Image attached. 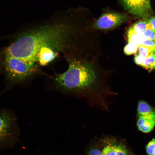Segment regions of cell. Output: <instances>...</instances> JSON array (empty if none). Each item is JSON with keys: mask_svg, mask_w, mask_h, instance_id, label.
<instances>
[{"mask_svg": "<svg viewBox=\"0 0 155 155\" xmlns=\"http://www.w3.org/2000/svg\"><path fill=\"white\" fill-rule=\"evenodd\" d=\"M69 61L67 70L55 77L56 86L77 94L91 106L108 111L109 99L116 94L107 77L86 62L74 59Z\"/></svg>", "mask_w": 155, "mask_h": 155, "instance_id": "obj_1", "label": "cell"}, {"mask_svg": "<svg viewBox=\"0 0 155 155\" xmlns=\"http://www.w3.org/2000/svg\"><path fill=\"white\" fill-rule=\"evenodd\" d=\"M71 28L66 24L57 23L42 26L24 32L4 51L5 57L20 59L35 65L39 51L51 48L58 53L67 46Z\"/></svg>", "mask_w": 155, "mask_h": 155, "instance_id": "obj_2", "label": "cell"}, {"mask_svg": "<svg viewBox=\"0 0 155 155\" xmlns=\"http://www.w3.org/2000/svg\"><path fill=\"white\" fill-rule=\"evenodd\" d=\"M38 70L36 65L30 64L17 58L5 57V71L10 83L22 82L38 72Z\"/></svg>", "mask_w": 155, "mask_h": 155, "instance_id": "obj_3", "label": "cell"}, {"mask_svg": "<svg viewBox=\"0 0 155 155\" xmlns=\"http://www.w3.org/2000/svg\"><path fill=\"white\" fill-rule=\"evenodd\" d=\"M128 19V16L125 13L108 10L103 13L96 20L93 27L96 30H111L119 26Z\"/></svg>", "mask_w": 155, "mask_h": 155, "instance_id": "obj_4", "label": "cell"}, {"mask_svg": "<svg viewBox=\"0 0 155 155\" xmlns=\"http://www.w3.org/2000/svg\"><path fill=\"white\" fill-rule=\"evenodd\" d=\"M127 11L144 20H148L152 10L150 0H120Z\"/></svg>", "mask_w": 155, "mask_h": 155, "instance_id": "obj_5", "label": "cell"}, {"mask_svg": "<svg viewBox=\"0 0 155 155\" xmlns=\"http://www.w3.org/2000/svg\"><path fill=\"white\" fill-rule=\"evenodd\" d=\"M14 122L13 118L8 112H0V143L7 140L10 137Z\"/></svg>", "mask_w": 155, "mask_h": 155, "instance_id": "obj_6", "label": "cell"}, {"mask_svg": "<svg viewBox=\"0 0 155 155\" xmlns=\"http://www.w3.org/2000/svg\"><path fill=\"white\" fill-rule=\"evenodd\" d=\"M137 111L139 117L155 121V110L146 102H139Z\"/></svg>", "mask_w": 155, "mask_h": 155, "instance_id": "obj_7", "label": "cell"}, {"mask_svg": "<svg viewBox=\"0 0 155 155\" xmlns=\"http://www.w3.org/2000/svg\"><path fill=\"white\" fill-rule=\"evenodd\" d=\"M57 54L58 53L51 48H42L37 55L36 62H38L41 65H45L53 61Z\"/></svg>", "mask_w": 155, "mask_h": 155, "instance_id": "obj_8", "label": "cell"}, {"mask_svg": "<svg viewBox=\"0 0 155 155\" xmlns=\"http://www.w3.org/2000/svg\"><path fill=\"white\" fill-rule=\"evenodd\" d=\"M138 129L144 133H148L153 129L155 126V121L139 117L137 121Z\"/></svg>", "mask_w": 155, "mask_h": 155, "instance_id": "obj_9", "label": "cell"}, {"mask_svg": "<svg viewBox=\"0 0 155 155\" xmlns=\"http://www.w3.org/2000/svg\"><path fill=\"white\" fill-rule=\"evenodd\" d=\"M127 36L128 42L139 46L145 39L143 33L136 32L129 28L127 31Z\"/></svg>", "mask_w": 155, "mask_h": 155, "instance_id": "obj_10", "label": "cell"}, {"mask_svg": "<svg viewBox=\"0 0 155 155\" xmlns=\"http://www.w3.org/2000/svg\"><path fill=\"white\" fill-rule=\"evenodd\" d=\"M148 20H142L137 22L129 28L134 32L143 33L147 29Z\"/></svg>", "mask_w": 155, "mask_h": 155, "instance_id": "obj_11", "label": "cell"}, {"mask_svg": "<svg viewBox=\"0 0 155 155\" xmlns=\"http://www.w3.org/2000/svg\"><path fill=\"white\" fill-rule=\"evenodd\" d=\"M139 55L145 58L155 52V48L142 44L138 46Z\"/></svg>", "mask_w": 155, "mask_h": 155, "instance_id": "obj_12", "label": "cell"}, {"mask_svg": "<svg viewBox=\"0 0 155 155\" xmlns=\"http://www.w3.org/2000/svg\"><path fill=\"white\" fill-rule=\"evenodd\" d=\"M155 62V55L154 54H153L144 58L141 66L147 69L152 70L153 69Z\"/></svg>", "mask_w": 155, "mask_h": 155, "instance_id": "obj_13", "label": "cell"}, {"mask_svg": "<svg viewBox=\"0 0 155 155\" xmlns=\"http://www.w3.org/2000/svg\"><path fill=\"white\" fill-rule=\"evenodd\" d=\"M138 49V46L131 43L128 42L124 48V52L125 54L130 55L135 54Z\"/></svg>", "mask_w": 155, "mask_h": 155, "instance_id": "obj_14", "label": "cell"}, {"mask_svg": "<svg viewBox=\"0 0 155 155\" xmlns=\"http://www.w3.org/2000/svg\"><path fill=\"white\" fill-rule=\"evenodd\" d=\"M116 145H108L105 147L102 152V155H116Z\"/></svg>", "mask_w": 155, "mask_h": 155, "instance_id": "obj_15", "label": "cell"}, {"mask_svg": "<svg viewBox=\"0 0 155 155\" xmlns=\"http://www.w3.org/2000/svg\"><path fill=\"white\" fill-rule=\"evenodd\" d=\"M116 155H128L127 150L123 144L120 143L117 145Z\"/></svg>", "mask_w": 155, "mask_h": 155, "instance_id": "obj_16", "label": "cell"}, {"mask_svg": "<svg viewBox=\"0 0 155 155\" xmlns=\"http://www.w3.org/2000/svg\"><path fill=\"white\" fill-rule=\"evenodd\" d=\"M155 148V139H152L148 144L146 147V151L148 155H152Z\"/></svg>", "mask_w": 155, "mask_h": 155, "instance_id": "obj_17", "label": "cell"}, {"mask_svg": "<svg viewBox=\"0 0 155 155\" xmlns=\"http://www.w3.org/2000/svg\"><path fill=\"white\" fill-rule=\"evenodd\" d=\"M143 35L145 39L154 40L155 33L150 29H146L143 33Z\"/></svg>", "mask_w": 155, "mask_h": 155, "instance_id": "obj_18", "label": "cell"}, {"mask_svg": "<svg viewBox=\"0 0 155 155\" xmlns=\"http://www.w3.org/2000/svg\"><path fill=\"white\" fill-rule=\"evenodd\" d=\"M141 44L155 48V42L151 40L145 39Z\"/></svg>", "mask_w": 155, "mask_h": 155, "instance_id": "obj_19", "label": "cell"}, {"mask_svg": "<svg viewBox=\"0 0 155 155\" xmlns=\"http://www.w3.org/2000/svg\"><path fill=\"white\" fill-rule=\"evenodd\" d=\"M144 58L139 55H136L134 58L135 62L137 65H141Z\"/></svg>", "mask_w": 155, "mask_h": 155, "instance_id": "obj_20", "label": "cell"}, {"mask_svg": "<svg viewBox=\"0 0 155 155\" xmlns=\"http://www.w3.org/2000/svg\"><path fill=\"white\" fill-rule=\"evenodd\" d=\"M88 155H102V152L98 149L93 148L89 151Z\"/></svg>", "mask_w": 155, "mask_h": 155, "instance_id": "obj_21", "label": "cell"}, {"mask_svg": "<svg viewBox=\"0 0 155 155\" xmlns=\"http://www.w3.org/2000/svg\"><path fill=\"white\" fill-rule=\"evenodd\" d=\"M148 21L151 26L152 30L155 33V17L150 18Z\"/></svg>", "mask_w": 155, "mask_h": 155, "instance_id": "obj_22", "label": "cell"}, {"mask_svg": "<svg viewBox=\"0 0 155 155\" xmlns=\"http://www.w3.org/2000/svg\"><path fill=\"white\" fill-rule=\"evenodd\" d=\"M152 155H155V148L154 150Z\"/></svg>", "mask_w": 155, "mask_h": 155, "instance_id": "obj_23", "label": "cell"}, {"mask_svg": "<svg viewBox=\"0 0 155 155\" xmlns=\"http://www.w3.org/2000/svg\"><path fill=\"white\" fill-rule=\"evenodd\" d=\"M154 54L155 55V53ZM153 69H155V62L154 65L153 67Z\"/></svg>", "mask_w": 155, "mask_h": 155, "instance_id": "obj_24", "label": "cell"}, {"mask_svg": "<svg viewBox=\"0 0 155 155\" xmlns=\"http://www.w3.org/2000/svg\"></svg>", "mask_w": 155, "mask_h": 155, "instance_id": "obj_25", "label": "cell"}]
</instances>
